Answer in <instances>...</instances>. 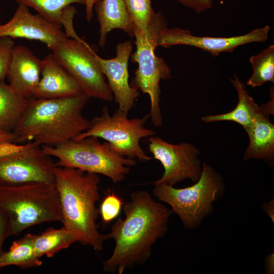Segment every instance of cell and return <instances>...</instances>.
<instances>
[{
	"label": "cell",
	"mask_w": 274,
	"mask_h": 274,
	"mask_svg": "<svg viewBox=\"0 0 274 274\" xmlns=\"http://www.w3.org/2000/svg\"><path fill=\"white\" fill-rule=\"evenodd\" d=\"M60 64L89 98L111 101L114 97L94 58L93 49L83 39L68 38L52 50Z\"/></svg>",
	"instance_id": "9"
},
{
	"label": "cell",
	"mask_w": 274,
	"mask_h": 274,
	"mask_svg": "<svg viewBox=\"0 0 274 274\" xmlns=\"http://www.w3.org/2000/svg\"><path fill=\"white\" fill-rule=\"evenodd\" d=\"M237 92L238 102L231 111L221 114L202 117L206 123L230 121L241 125L245 129L250 126L262 113V109L254 101L246 88L245 83L234 75L229 79Z\"/></svg>",
	"instance_id": "19"
},
{
	"label": "cell",
	"mask_w": 274,
	"mask_h": 274,
	"mask_svg": "<svg viewBox=\"0 0 274 274\" xmlns=\"http://www.w3.org/2000/svg\"><path fill=\"white\" fill-rule=\"evenodd\" d=\"M13 135L12 132H8L0 129V143L10 142L13 143Z\"/></svg>",
	"instance_id": "31"
},
{
	"label": "cell",
	"mask_w": 274,
	"mask_h": 274,
	"mask_svg": "<svg viewBox=\"0 0 274 274\" xmlns=\"http://www.w3.org/2000/svg\"><path fill=\"white\" fill-rule=\"evenodd\" d=\"M273 202L271 203V202L268 203H265L264 204H263L264 210L266 212H267V214L270 216L271 218L272 219L273 218L272 217L271 215H273V213H272V210H273Z\"/></svg>",
	"instance_id": "32"
},
{
	"label": "cell",
	"mask_w": 274,
	"mask_h": 274,
	"mask_svg": "<svg viewBox=\"0 0 274 274\" xmlns=\"http://www.w3.org/2000/svg\"><path fill=\"white\" fill-rule=\"evenodd\" d=\"M270 26L266 25L248 33L229 37H213L193 35L188 30L178 27H164L160 31L158 47L169 48L186 45L199 48L216 57L224 52H232L237 47L252 43H263L268 38Z\"/></svg>",
	"instance_id": "12"
},
{
	"label": "cell",
	"mask_w": 274,
	"mask_h": 274,
	"mask_svg": "<svg viewBox=\"0 0 274 274\" xmlns=\"http://www.w3.org/2000/svg\"><path fill=\"white\" fill-rule=\"evenodd\" d=\"M42 60L26 46L14 47L7 77L9 84L22 96L33 98L40 81Z\"/></svg>",
	"instance_id": "15"
},
{
	"label": "cell",
	"mask_w": 274,
	"mask_h": 274,
	"mask_svg": "<svg viewBox=\"0 0 274 274\" xmlns=\"http://www.w3.org/2000/svg\"><path fill=\"white\" fill-rule=\"evenodd\" d=\"M262 109L261 115L245 129L250 143L244 158L261 159L271 162L274 156V125L269 119L268 113Z\"/></svg>",
	"instance_id": "18"
},
{
	"label": "cell",
	"mask_w": 274,
	"mask_h": 274,
	"mask_svg": "<svg viewBox=\"0 0 274 274\" xmlns=\"http://www.w3.org/2000/svg\"><path fill=\"white\" fill-rule=\"evenodd\" d=\"M167 26V22L161 12L155 13L146 32L133 28L136 50L131 55V61L138 65L130 85L147 94L150 100V118L153 125H162L159 106L160 82L172 78V70L165 60L158 56L155 50L159 35Z\"/></svg>",
	"instance_id": "6"
},
{
	"label": "cell",
	"mask_w": 274,
	"mask_h": 274,
	"mask_svg": "<svg viewBox=\"0 0 274 274\" xmlns=\"http://www.w3.org/2000/svg\"><path fill=\"white\" fill-rule=\"evenodd\" d=\"M2 25L1 24V19H0V26Z\"/></svg>",
	"instance_id": "34"
},
{
	"label": "cell",
	"mask_w": 274,
	"mask_h": 274,
	"mask_svg": "<svg viewBox=\"0 0 274 274\" xmlns=\"http://www.w3.org/2000/svg\"><path fill=\"white\" fill-rule=\"evenodd\" d=\"M33 234L28 233L14 241L9 250L0 254V269L8 266L21 268L38 267L42 261L36 254L33 246Z\"/></svg>",
	"instance_id": "21"
},
{
	"label": "cell",
	"mask_w": 274,
	"mask_h": 274,
	"mask_svg": "<svg viewBox=\"0 0 274 274\" xmlns=\"http://www.w3.org/2000/svg\"><path fill=\"white\" fill-rule=\"evenodd\" d=\"M55 163L41 146L33 142L0 156V186L43 183L55 184Z\"/></svg>",
	"instance_id": "10"
},
{
	"label": "cell",
	"mask_w": 274,
	"mask_h": 274,
	"mask_svg": "<svg viewBox=\"0 0 274 274\" xmlns=\"http://www.w3.org/2000/svg\"><path fill=\"white\" fill-rule=\"evenodd\" d=\"M184 6L192 9L197 14L202 13L211 9L213 0H178Z\"/></svg>",
	"instance_id": "28"
},
{
	"label": "cell",
	"mask_w": 274,
	"mask_h": 274,
	"mask_svg": "<svg viewBox=\"0 0 274 274\" xmlns=\"http://www.w3.org/2000/svg\"><path fill=\"white\" fill-rule=\"evenodd\" d=\"M0 209L7 215L9 236L19 235L33 225L62 221L59 196L55 184L34 183L0 186Z\"/></svg>",
	"instance_id": "4"
},
{
	"label": "cell",
	"mask_w": 274,
	"mask_h": 274,
	"mask_svg": "<svg viewBox=\"0 0 274 274\" xmlns=\"http://www.w3.org/2000/svg\"><path fill=\"white\" fill-rule=\"evenodd\" d=\"M223 189L221 176L211 166L203 162L199 179L187 187L176 188L166 184L155 185L154 197L169 204L184 227H198L203 219L211 213L213 203Z\"/></svg>",
	"instance_id": "7"
},
{
	"label": "cell",
	"mask_w": 274,
	"mask_h": 274,
	"mask_svg": "<svg viewBox=\"0 0 274 274\" xmlns=\"http://www.w3.org/2000/svg\"><path fill=\"white\" fill-rule=\"evenodd\" d=\"M33 242L36 253L39 258L44 255L51 258L73 244L79 242V238L62 226L59 229L50 228L41 234H33Z\"/></svg>",
	"instance_id": "22"
},
{
	"label": "cell",
	"mask_w": 274,
	"mask_h": 274,
	"mask_svg": "<svg viewBox=\"0 0 274 274\" xmlns=\"http://www.w3.org/2000/svg\"><path fill=\"white\" fill-rule=\"evenodd\" d=\"M133 27L146 32L155 11L151 0H123Z\"/></svg>",
	"instance_id": "25"
},
{
	"label": "cell",
	"mask_w": 274,
	"mask_h": 274,
	"mask_svg": "<svg viewBox=\"0 0 274 274\" xmlns=\"http://www.w3.org/2000/svg\"><path fill=\"white\" fill-rule=\"evenodd\" d=\"M93 8L99 25L98 44L101 47L105 46L108 34L115 29L134 37L133 25L123 0H100Z\"/></svg>",
	"instance_id": "17"
},
{
	"label": "cell",
	"mask_w": 274,
	"mask_h": 274,
	"mask_svg": "<svg viewBox=\"0 0 274 274\" xmlns=\"http://www.w3.org/2000/svg\"><path fill=\"white\" fill-rule=\"evenodd\" d=\"M28 99L0 81V129L12 132L25 111Z\"/></svg>",
	"instance_id": "20"
},
{
	"label": "cell",
	"mask_w": 274,
	"mask_h": 274,
	"mask_svg": "<svg viewBox=\"0 0 274 274\" xmlns=\"http://www.w3.org/2000/svg\"><path fill=\"white\" fill-rule=\"evenodd\" d=\"M8 236L9 235L8 217L5 212L0 209V254L4 251L3 244Z\"/></svg>",
	"instance_id": "29"
},
{
	"label": "cell",
	"mask_w": 274,
	"mask_h": 274,
	"mask_svg": "<svg viewBox=\"0 0 274 274\" xmlns=\"http://www.w3.org/2000/svg\"><path fill=\"white\" fill-rule=\"evenodd\" d=\"M41 147L46 154L57 159L56 166L102 175L115 183L124 180L130 167L136 164L134 159L118 153L109 143H101L94 136L72 139L56 146Z\"/></svg>",
	"instance_id": "5"
},
{
	"label": "cell",
	"mask_w": 274,
	"mask_h": 274,
	"mask_svg": "<svg viewBox=\"0 0 274 274\" xmlns=\"http://www.w3.org/2000/svg\"><path fill=\"white\" fill-rule=\"evenodd\" d=\"M273 254L272 255H270V256H269V258H268V260H267V267H268L269 265V270H268V272H271L272 270V268L273 269V266H272V264H273Z\"/></svg>",
	"instance_id": "33"
},
{
	"label": "cell",
	"mask_w": 274,
	"mask_h": 274,
	"mask_svg": "<svg viewBox=\"0 0 274 274\" xmlns=\"http://www.w3.org/2000/svg\"><path fill=\"white\" fill-rule=\"evenodd\" d=\"M253 73L247 82L252 87L274 83V45H271L249 59Z\"/></svg>",
	"instance_id": "23"
},
{
	"label": "cell",
	"mask_w": 274,
	"mask_h": 274,
	"mask_svg": "<svg viewBox=\"0 0 274 274\" xmlns=\"http://www.w3.org/2000/svg\"><path fill=\"white\" fill-rule=\"evenodd\" d=\"M36 10L49 20L62 26L65 10L73 4H85V0H15Z\"/></svg>",
	"instance_id": "24"
},
{
	"label": "cell",
	"mask_w": 274,
	"mask_h": 274,
	"mask_svg": "<svg viewBox=\"0 0 274 274\" xmlns=\"http://www.w3.org/2000/svg\"><path fill=\"white\" fill-rule=\"evenodd\" d=\"M90 98L84 93L59 98L28 99L26 109L13 129V143L33 142L56 146L86 130L90 121L83 110Z\"/></svg>",
	"instance_id": "2"
},
{
	"label": "cell",
	"mask_w": 274,
	"mask_h": 274,
	"mask_svg": "<svg viewBox=\"0 0 274 274\" xmlns=\"http://www.w3.org/2000/svg\"><path fill=\"white\" fill-rule=\"evenodd\" d=\"M98 174L79 169L56 166L55 185L60 202L63 224L77 234L79 242L95 251H101L105 234L98 230L100 200Z\"/></svg>",
	"instance_id": "3"
},
{
	"label": "cell",
	"mask_w": 274,
	"mask_h": 274,
	"mask_svg": "<svg viewBox=\"0 0 274 274\" xmlns=\"http://www.w3.org/2000/svg\"><path fill=\"white\" fill-rule=\"evenodd\" d=\"M3 37L39 41L51 50L68 38L61 25L39 13L32 14L21 4H18L11 19L0 26V38Z\"/></svg>",
	"instance_id": "13"
},
{
	"label": "cell",
	"mask_w": 274,
	"mask_h": 274,
	"mask_svg": "<svg viewBox=\"0 0 274 274\" xmlns=\"http://www.w3.org/2000/svg\"><path fill=\"white\" fill-rule=\"evenodd\" d=\"M149 118L148 114L142 117L129 119L127 114L119 109L111 115L109 109L105 106L101 114L90 121L88 129L74 139L88 136L101 138L109 143L120 155L147 161L152 158L145 153L140 142L143 138L155 134L154 130L145 127Z\"/></svg>",
	"instance_id": "8"
},
{
	"label": "cell",
	"mask_w": 274,
	"mask_h": 274,
	"mask_svg": "<svg viewBox=\"0 0 274 274\" xmlns=\"http://www.w3.org/2000/svg\"><path fill=\"white\" fill-rule=\"evenodd\" d=\"M149 151L164 168L162 177L155 185L166 184L174 186L185 179L196 182L201 175L202 167L198 158L199 151L188 143L172 144L154 135L147 138Z\"/></svg>",
	"instance_id": "11"
},
{
	"label": "cell",
	"mask_w": 274,
	"mask_h": 274,
	"mask_svg": "<svg viewBox=\"0 0 274 274\" xmlns=\"http://www.w3.org/2000/svg\"><path fill=\"white\" fill-rule=\"evenodd\" d=\"M123 203L114 193H109L102 200L99 210L104 223L107 224L119 215Z\"/></svg>",
	"instance_id": "26"
},
{
	"label": "cell",
	"mask_w": 274,
	"mask_h": 274,
	"mask_svg": "<svg viewBox=\"0 0 274 274\" xmlns=\"http://www.w3.org/2000/svg\"><path fill=\"white\" fill-rule=\"evenodd\" d=\"M132 50L131 42L127 41L117 45L116 56L112 58L104 59L94 53L95 59L108 80L118 109L127 115L140 96L139 90L129 82L128 60Z\"/></svg>",
	"instance_id": "14"
},
{
	"label": "cell",
	"mask_w": 274,
	"mask_h": 274,
	"mask_svg": "<svg viewBox=\"0 0 274 274\" xmlns=\"http://www.w3.org/2000/svg\"><path fill=\"white\" fill-rule=\"evenodd\" d=\"M100 0H85L86 19L90 22L93 16V8L94 5Z\"/></svg>",
	"instance_id": "30"
},
{
	"label": "cell",
	"mask_w": 274,
	"mask_h": 274,
	"mask_svg": "<svg viewBox=\"0 0 274 274\" xmlns=\"http://www.w3.org/2000/svg\"><path fill=\"white\" fill-rule=\"evenodd\" d=\"M14 45L12 39L7 37L0 38V81L7 77Z\"/></svg>",
	"instance_id": "27"
},
{
	"label": "cell",
	"mask_w": 274,
	"mask_h": 274,
	"mask_svg": "<svg viewBox=\"0 0 274 274\" xmlns=\"http://www.w3.org/2000/svg\"><path fill=\"white\" fill-rule=\"evenodd\" d=\"M122 209L124 218H118L105 234L106 239H113L115 243L112 254L102 262L103 270L108 273L122 274L146 262L153 245L166 232L171 214L146 191L131 193Z\"/></svg>",
	"instance_id": "1"
},
{
	"label": "cell",
	"mask_w": 274,
	"mask_h": 274,
	"mask_svg": "<svg viewBox=\"0 0 274 274\" xmlns=\"http://www.w3.org/2000/svg\"><path fill=\"white\" fill-rule=\"evenodd\" d=\"M83 93L75 79L52 53L42 60L41 76L34 98H59Z\"/></svg>",
	"instance_id": "16"
}]
</instances>
